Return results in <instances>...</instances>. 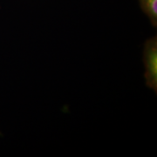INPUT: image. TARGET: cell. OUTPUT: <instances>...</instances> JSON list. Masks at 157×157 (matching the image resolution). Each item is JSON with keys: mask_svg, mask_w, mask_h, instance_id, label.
Instances as JSON below:
<instances>
[{"mask_svg": "<svg viewBox=\"0 0 157 157\" xmlns=\"http://www.w3.org/2000/svg\"><path fill=\"white\" fill-rule=\"evenodd\" d=\"M146 85L155 93L157 91V39L153 37L147 40L143 50Z\"/></svg>", "mask_w": 157, "mask_h": 157, "instance_id": "6da1fadb", "label": "cell"}, {"mask_svg": "<svg viewBox=\"0 0 157 157\" xmlns=\"http://www.w3.org/2000/svg\"><path fill=\"white\" fill-rule=\"evenodd\" d=\"M141 10L146 14L152 25H157V0H139Z\"/></svg>", "mask_w": 157, "mask_h": 157, "instance_id": "7a4b0ae2", "label": "cell"}]
</instances>
